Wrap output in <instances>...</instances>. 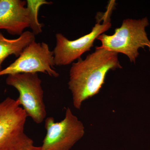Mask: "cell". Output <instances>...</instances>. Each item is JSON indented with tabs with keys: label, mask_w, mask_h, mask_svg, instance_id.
Here are the masks:
<instances>
[{
	"label": "cell",
	"mask_w": 150,
	"mask_h": 150,
	"mask_svg": "<svg viewBox=\"0 0 150 150\" xmlns=\"http://www.w3.org/2000/svg\"><path fill=\"white\" fill-rule=\"evenodd\" d=\"M118 53L100 47L72 63L70 70L69 89L72 95L73 104L80 109L86 100L99 92L108 72L110 70L122 69Z\"/></svg>",
	"instance_id": "cell-1"
},
{
	"label": "cell",
	"mask_w": 150,
	"mask_h": 150,
	"mask_svg": "<svg viewBox=\"0 0 150 150\" xmlns=\"http://www.w3.org/2000/svg\"><path fill=\"white\" fill-rule=\"evenodd\" d=\"M55 66L53 51L47 43L35 41L30 43L17 59L0 72V76L4 75L23 73L47 74L53 77L59 76L54 69Z\"/></svg>",
	"instance_id": "cell-7"
},
{
	"label": "cell",
	"mask_w": 150,
	"mask_h": 150,
	"mask_svg": "<svg viewBox=\"0 0 150 150\" xmlns=\"http://www.w3.org/2000/svg\"><path fill=\"white\" fill-rule=\"evenodd\" d=\"M52 4V2L45 0L26 1V8L30 22L29 27L32 30V32L34 35H38L42 31L43 25L39 22L38 18V11L40 6L43 5H51Z\"/></svg>",
	"instance_id": "cell-10"
},
{
	"label": "cell",
	"mask_w": 150,
	"mask_h": 150,
	"mask_svg": "<svg viewBox=\"0 0 150 150\" xmlns=\"http://www.w3.org/2000/svg\"><path fill=\"white\" fill-rule=\"evenodd\" d=\"M6 83L18 91L19 103L28 116L37 124L46 118V106L43 100L41 81L37 73H23L8 75Z\"/></svg>",
	"instance_id": "cell-5"
},
{
	"label": "cell",
	"mask_w": 150,
	"mask_h": 150,
	"mask_svg": "<svg viewBox=\"0 0 150 150\" xmlns=\"http://www.w3.org/2000/svg\"><path fill=\"white\" fill-rule=\"evenodd\" d=\"M27 117L17 99L0 102V150H40L25 133Z\"/></svg>",
	"instance_id": "cell-2"
},
{
	"label": "cell",
	"mask_w": 150,
	"mask_h": 150,
	"mask_svg": "<svg viewBox=\"0 0 150 150\" xmlns=\"http://www.w3.org/2000/svg\"><path fill=\"white\" fill-rule=\"evenodd\" d=\"M114 2H110L107 10L103 13L98 15L97 19L91 32L76 40H69L62 33L56 35V45L53 52L55 66H67L72 63L87 51H90L93 46L95 40L103 33L111 27L110 15L113 9Z\"/></svg>",
	"instance_id": "cell-4"
},
{
	"label": "cell",
	"mask_w": 150,
	"mask_h": 150,
	"mask_svg": "<svg viewBox=\"0 0 150 150\" xmlns=\"http://www.w3.org/2000/svg\"><path fill=\"white\" fill-rule=\"evenodd\" d=\"M35 35L32 32L26 31L16 39H8L0 32V72L3 70L2 64L8 56L14 55L18 58L22 52L33 41Z\"/></svg>",
	"instance_id": "cell-9"
},
{
	"label": "cell",
	"mask_w": 150,
	"mask_h": 150,
	"mask_svg": "<svg viewBox=\"0 0 150 150\" xmlns=\"http://www.w3.org/2000/svg\"><path fill=\"white\" fill-rule=\"evenodd\" d=\"M26 1L0 0V30L12 35H21L29 27Z\"/></svg>",
	"instance_id": "cell-8"
},
{
	"label": "cell",
	"mask_w": 150,
	"mask_h": 150,
	"mask_svg": "<svg viewBox=\"0 0 150 150\" xmlns=\"http://www.w3.org/2000/svg\"><path fill=\"white\" fill-rule=\"evenodd\" d=\"M149 24L146 17L139 20L126 19L121 27L115 29L113 35L103 33L97 39L101 41L100 48L125 54L130 62L135 63L139 55L140 48L148 47L150 51V41L145 30Z\"/></svg>",
	"instance_id": "cell-3"
},
{
	"label": "cell",
	"mask_w": 150,
	"mask_h": 150,
	"mask_svg": "<svg viewBox=\"0 0 150 150\" xmlns=\"http://www.w3.org/2000/svg\"><path fill=\"white\" fill-rule=\"evenodd\" d=\"M45 127L46 134L40 150H70L85 134L83 124L69 108L60 122H55L53 117L46 118Z\"/></svg>",
	"instance_id": "cell-6"
}]
</instances>
